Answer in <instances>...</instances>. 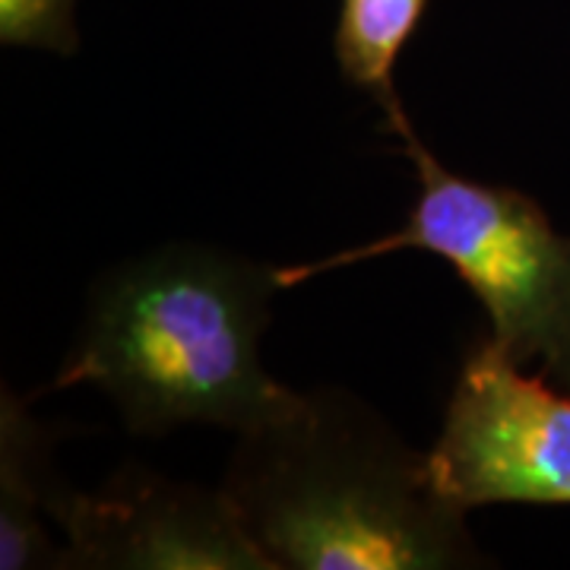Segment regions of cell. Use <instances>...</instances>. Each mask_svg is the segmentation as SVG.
I'll return each instance as SVG.
<instances>
[{"mask_svg":"<svg viewBox=\"0 0 570 570\" xmlns=\"http://www.w3.org/2000/svg\"><path fill=\"white\" fill-rule=\"evenodd\" d=\"M393 137L403 142L419 181L406 223L367 245L276 266L279 288L400 250H428L453 266L485 307L491 340L520 365L542 358V371L570 393V235H561L523 190L450 171L412 121Z\"/></svg>","mask_w":570,"mask_h":570,"instance_id":"3957f363","label":"cell"},{"mask_svg":"<svg viewBox=\"0 0 570 570\" xmlns=\"http://www.w3.org/2000/svg\"><path fill=\"white\" fill-rule=\"evenodd\" d=\"M0 41L7 48L73 55L80 48L77 0H0Z\"/></svg>","mask_w":570,"mask_h":570,"instance_id":"ba28073f","label":"cell"},{"mask_svg":"<svg viewBox=\"0 0 570 570\" xmlns=\"http://www.w3.org/2000/svg\"><path fill=\"white\" fill-rule=\"evenodd\" d=\"M273 292V266L213 247L171 245L127 261L92 288L51 390H105L134 434L187 422L247 434L279 422L302 393L261 365Z\"/></svg>","mask_w":570,"mask_h":570,"instance_id":"6da1fadb","label":"cell"},{"mask_svg":"<svg viewBox=\"0 0 570 570\" xmlns=\"http://www.w3.org/2000/svg\"><path fill=\"white\" fill-rule=\"evenodd\" d=\"M223 489L279 570L485 564L428 453L343 390L302 393L285 419L242 434Z\"/></svg>","mask_w":570,"mask_h":570,"instance_id":"7a4b0ae2","label":"cell"},{"mask_svg":"<svg viewBox=\"0 0 570 570\" xmlns=\"http://www.w3.org/2000/svg\"><path fill=\"white\" fill-rule=\"evenodd\" d=\"M48 428L29 415L20 396L3 387L0 403V568H63L48 523L58 491L48 472Z\"/></svg>","mask_w":570,"mask_h":570,"instance_id":"8992f818","label":"cell"},{"mask_svg":"<svg viewBox=\"0 0 570 570\" xmlns=\"http://www.w3.org/2000/svg\"><path fill=\"white\" fill-rule=\"evenodd\" d=\"M425 7L428 0H340L333 32L340 73L381 105L390 134L409 121L396 92V63Z\"/></svg>","mask_w":570,"mask_h":570,"instance_id":"52a82bcc","label":"cell"},{"mask_svg":"<svg viewBox=\"0 0 570 570\" xmlns=\"http://www.w3.org/2000/svg\"><path fill=\"white\" fill-rule=\"evenodd\" d=\"M51 520L63 532V568L279 570L225 489L146 469H124L96 494L58 485Z\"/></svg>","mask_w":570,"mask_h":570,"instance_id":"5b68a950","label":"cell"},{"mask_svg":"<svg viewBox=\"0 0 570 570\" xmlns=\"http://www.w3.org/2000/svg\"><path fill=\"white\" fill-rule=\"evenodd\" d=\"M428 466L466 513L485 504H570V393L520 374V362L491 336L472 343Z\"/></svg>","mask_w":570,"mask_h":570,"instance_id":"277c9868","label":"cell"}]
</instances>
